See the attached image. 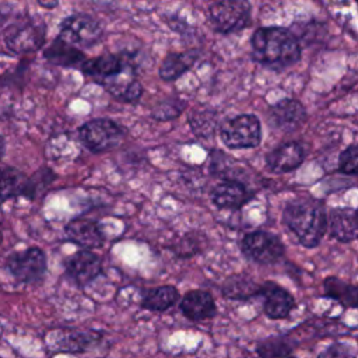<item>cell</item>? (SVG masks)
Masks as SVG:
<instances>
[{
	"label": "cell",
	"mask_w": 358,
	"mask_h": 358,
	"mask_svg": "<svg viewBox=\"0 0 358 358\" xmlns=\"http://www.w3.org/2000/svg\"><path fill=\"white\" fill-rule=\"evenodd\" d=\"M64 267L67 274L78 285H87L101 273V260L95 253L84 249L70 256L66 260Z\"/></svg>",
	"instance_id": "10"
},
{
	"label": "cell",
	"mask_w": 358,
	"mask_h": 358,
	"mask_svg": "<svg viewBox=\"0 0 358 358\" xmlns=\"http://www.w3.org/2000/svg\"><path fill=\"white\" fill-rule=\"evenodd\" d=\"M78 136L85 148L92 152H103L117 147L124 131L110 119H94L80 127Z\"/></svg>",
	"instance_id": "4"
},
{
	"label": "cell",
	"mask_w": 358,
	"mask_h": 358,
	"mask_svg": "<svg viewBox=\"0 0 358 358\" xmlns=\"http://www.w3.org/2000/svg\"><path fill=\"white\" fill-rule=\"evenodd\" d=\"M197 59V52H183V53H169L165 56L159 66V77L165 81H173L186 73Z\"/></svg>",
	"instance_id": "23"
},
{
	"label": "cell",
	"mask_w": 358,
	"mask_h": 358,
	"mask_svg": "<svg viewBox=\"0 0 358 358\" xmlns=\"http://www.w3.org/2000/svg\"><path fill=\"white\" fill-rule=\"evenodd\" d=\"M6 267L21 282H38L46 270V257L39 248H29L22 252L11 253L7 257Z\"/></svg>",
	"instance_id": "7"
},
{
	"label": "cell",
	"mask_w": 358,
	"mask_h": 358,
	"mask_svg": "<svg viewBox=\"0 0 358 358\" xmlns=\"http://www.w3.org/2000/svg\"><path fill=\"white\" fill-rule=\"evenodd\" d=\"M329 229L340 242H351L358 238V210L350 207L336 208L330 213Z\"/></svg>",
	"instance_id": "14"
},
{
	"label": "cell",
	"mask_w": 358,
	"mask_h": 358,
	"mask_svg": "<svg viewBox=\"0 0 358 358\" xmlns=\"http://www.w3.org/2000/svg\"><path fill=\"white\" fill-rule=\"evenodd\" d=\"M317 358H355V355L348 345L336 343L322 351Z\"/></svg>",
	"instance_id": "32"
},
{
	"label": "cell",
	"mask_w": 358,
	"mask_h": 358,
	"mask_svg": "<svg viewBox=\"0 0 358 358\" xmlns=\"http://www.w3.org/2000/svg\"><path fill=\"white\" fill-rule=\"evenodd\" d=\"M264 301V312L270 319H284L295 308L292 295L274 282H266L260 288Z\"/></svg>",
	"instance_id": "11"
},
{
	"label": "cell",
	"mask_w": 358,
	"mask_h": 358,
	"mask_svg": "<svg viewBox=\"0 0 358 358\" xmlns=\"http://www.w3.org/2000/svg\"><path fill=\"white\" fill-rule=\"evenodd\" d=\"M6 46L17 55L36 52L45 42V27L41 22L13 25L4 34Z\"/></svg>",
	"instance_id": "9"
},
{
	"label": "cell",
	"mask_w": 358,
	"mask_h": 358,
	"mask_svg": "<svg viewBox=\"0 0 358 358\" xmlns=\"http://www.w3.org/2000/svg\"><path fill=\"white\" fill-rule=\"evenodd\" d=\"M59 38L76 48H91L102 38V27L87 14H73L60 25Z\"/></svg>",
	"instance_id": "6"
},
{
	"label": "cell",
	"mask_w": 358,
	"mask_h": 358,
	"mask_svg": "<svg viewBox=\"0 0 358 358\" xmlns=\"http://www.w3.org/2000/svg\"><path fill=\"white\" fill-rule=\"evenodd\" d=\"M182 313L190 320H204L215 315V303L213 296L206 291H190L180 302Z\"/></svg>",
	"instance_id": "20"
},
{
	"label": "cell",
	"mask_w": 358,
	"mask_h": 358,
	"mask_svg": "<svg viewBox=\"0 0 358 358\" xmlns=\"http://www.w3.org/2000/svg\"><path fill=\"white\" fill-rule=\"evenodd\" d=\"M324 291L330 298L337 299L343 305L358 308V285L347 284L338 278L330 277L324 281Z\"/></svg>",
	"instance_id": "25"
},
{
	"label": "cell",
	"mask_w": 358,
	"mask_h": 358,
	"mask_svg": "<svg viewBox=\"0 0 358 358\" xmlns=\"http://www.w3.org/2000/svg\"><path fill=\"white\" fill-rule=\"evenodd\" d=\"M220 136L229 148H253L260 143V122L253 115L235 116L221 124Z\"/></svg>",
	"instance_id": "5"
},
{
	"label": "cell",
	"mask_w": 358,
	"mask_h": 358,
	"mask_svg": "<svg viewBox=\"0 0 358 358\" xmlns=\"http://www.w3.org/2000/svg\"><path fill=\"white\" fill-rule=\"evenodd\" d=\"M108 92L123 102H136L143 95V85L133 76V69L127 64L119 74L102 84Z\"/></svg>",
	"instance_id": "13"
},
{
	"label": "cell",
	"mask_w": 358,
	"mask_h": 358,
	"mask_svg": "<svg viewBox=\"0 0 358 358\" xmlns=\"http://www.w3.org/2000/svg\"><path fill=\"white\" fill-rule=\"evenodd\" d=\"M4 154V141H3V137L0 136V158L3 157Z\"/></svg>",
	"instance_id": "34"
},
{
	"label": "cell",
	"mask_w": 358,
	"mask_h": 358,
	"mask_svg": "<svg viewBox=\"0 0 358 358\" xmlns=\"http://www.w3.org/2000/svg\"><path fill=\"white\" fill-rule=\"evenodd\" d=\"M252 53L260 64L273 70H282L299 60L301 48L295 35L288 29L264 27L252 36Z\"/></svg>",
	"instance_id": "1"
},
{
	"label": "cell",
	"mask_w": 358,
	"mask_h": 358,
	"mask_svg": "<svg viewBox=\"0 0 358 358\" xmlns=\"http://www.w3.org/2000/svg\"><path fill=\"white\" fill-rule=\"evenodd\" d=\"M55 173L52 169L43 168L38 172H35L34 176H31V186H32V199H35L38 196V193H41L42 187H48L53 180H55Z\"/></svg>",
	"instance_id": "31"
},
{
	"label": "cell",
	"mask_w": 358,
	"mask_h": 358,
	"mask_svg": "<svg viewBox=\"0 0 358 358\" xmlns=\"http://www.w3.org/2000/svg\"><path fill=\"white\" fill-rule=\"evenodd\" d=\"M243 255L256 263L271 264L280 260L284 255V245L270 232H252L248 234L241 243Z\"/></svg>",
	"instance_id": "8"
},
{
	"label": "cell",
	"mask_w": 358,
	"mask_h": 358,
	"mask_svg": "<svg viewBox=\"0 0 358 358\" xmlns=\"http://www.w3.org/2000/svg\"><path fill=\"white\" fill-rule=\"evenodd\" d=\"M129 63L115 55H101L95 59L85 60L81 64V71L92 77L96 83L103 84L106 80L119 74Z\"/></svg>",
	"instance_id": "15"
},
{
	"label": "cell",
	"mask_w": 358,
	"mask_h": 358,
	"mask_svg": "<svg viewBox=\"0 0 358 358\" xmlns=\"http://www.w3.org/2000/svg\"><path fill=\"white\" fill-rule=\"evenodd\" d=\"M66 236L84 249L98 248L103 243V236L98 225L87 218H77L66 225Z\"/></svg>",
	"instance_id": "17"
},
{
	"label": "cell",
	"mask_w": 358,
	"mask_h": 358,
	"mask_svg": "<svg viewBox=\"0 0 358 358\" xmlns=\"http://www.w3.org/2000/svg\"><path fill=\"white\" fill-rule=\"evenodd\" d=\"M43 56L52 64L62 67H81V64L87 60L85 55L78 48L70 45L59 36L48 46Z\"/></svg>",
	"instance_id": "21"
},
{
	"label": "cell",
	"mask_w": 358,
	"mask_h": 358,
	"mask_svg": "<svg viewBox=\"0 0 358 358\" xmlns=\"http://www.w3.org/2000/svg\"><path fill=\"white\" fill-rule=\"evenodd\" d=\"M179 298V292L172 285H162L152 288L148 291V294L144 296L141 306L148 310H157L162 312L171 308Z\"/></svg>",
	"instance_id": "24"
},
{
	"label": "cell",
	"mask_w": 358,
	"mask_h": 358,
	"mask_svg": "<svg viewBox=\"0 0 358 358\" xmlns=\"http://www.w3.org/2000/svg\"><path fill=\"white\" fill-rule=\"evenodd\" d=\"M101 337L98 331H59L53 337V344L56 351L83 352L96 344Z\"/></svg>",
	"instance_id": "22"
},
{
	"label": "cell",
	"mask_w": 358,
	"mask_h": 358,
	"mask_svg": "<svg viewBox=\"0 0 358 358\" xmlns=\"http://www.w3.org/2000/svg\"><path fill=\"white\" fill-rule=\"evenodd\" d=\"M25 196L32 199L31 178L10 166H0V200Z\"/></svg>",
	"instance_id": "18"
},
{
	"label": "cell",
	"mask_w": 358,
	"mask_h": 358,
	"mask_svg": "<svg viewBox=\"0 0 358 358\" xmlns=\"http://www.w3.org/2000/svg\"><path fill=\"white\" fill-rule=\"evenodd\" d=\"M284 224L288 232L298 243L313 248L324 235L326 211L323 206L315 200H296L289 203L284 210Z\"/></svg>",
	"instance_id": "2"
},
{
	"label": "cell",
	"mask_w": 358,
	"mask_h": 358,
	"mask_svg": "<svg viewBox=\"0 0 358 358\" xmlns=\"http://www.w3.org/2000/svg\"><path fill=\"white\" fill-rule=\"evenodd\" d=\"M260 288L248 277L234 275L222 285V294L231 299H248L260 294Z\"/></svg>",
	"instance_id": "26"
},
{
	"label": "cell",
	"mask_w": 358,
	"mask_h": 358,
	"mask_svg": "<svg viewBox=\"0 0 358 358\" xmlns=\"http://www.w3.org/2000/svg\"><path fill=\"white\" fill-rule=\"evenodd\" d=\"M250 199L248 189L236 180H224L211 192L213 203L220 208L236 210Z\"/></svg>",
	"instance_id": "16"
},
{
	"label": "cell",
	"mask_w": 358,
	"mask_h": 358,
	"mask_svg": "<svg viewBox=\"0 0 358 358\" xmlns=\"http://www.w3.org/2000/svg\"><path fill=\"white\" fill-rule=\"evenodd\" d=\"M289 352V345L282 338H270L259 345V354L264 358L284 357Z\"/></svg>",
	"instance_id": "29"
},
{
	"label": "cell",
	"mask_w": 358,
	"mask_h": 358,
	"mask_svg": "<svg viewBox=\"0 0 358 358\" xmlns=\"http://www.w3.org/2000/svg\"><path fill=\"white\" fill-rule=\"evenodd\" d=\"M190 126L197 136H211L217 126V116L211 110H193L189 117Z\"/></svg>",
	"instance_id": "27"
},
{
	"label": "cell",
	"mask_w": 358,
	"mask_h": 358,
	"mask_svg": "<svg viewBox=\"0 0 358 358\" xmlns=\"http://www.w3.org/2000/svg\"><path fill=\"white\" fill-rule=\"evenodd\" d=\"M185 106H186V102L180 99L162 101L152 109V117L157 120H171L179 116Z\"/></svg>",
	"instance_id": "28"
},
{
	"label": "cell",
	"mask_w": 358,
	"mask_h": 358,
	"mask_svg": "<svg viewBox=\"0 0 358 358\" xmlns=\"http://www.w3.org/2000/svg\"><path fill=\"white\" fill-rule=\"evenodd\" d=\"M267 165L273 172L285 173L298 168L303 161V150L298 143H285L273 150L267 158Z\"/></svg>",
	"instance_id": "19"
},
{
	"label": "cell",
	"mask_w": 358,
	"mask_h": 358,
	"mask_svg": "<svg viewBox=\"0 0 358 358\" xmlns=\"http://www.w3.org/2000/svg\"><path fill=\"white\" fill-rule=\"evenodd\" d=\"M338 168L341 172L348 175L358 173V145H350L341 152Z\"/></svg>",
	"instance_id": "30"
},
{
	"label": "cell",
	"mask_w": 358,
	"mask_h": 358,
	"mask_svg": "<svg viewBox=\"0 0 358 358\" xmlns=\"http://www.w3.org/2000/svg\"><path fill=\"white\" fill-rule=\"evenodd\" d=\"M270 123L280 130H294L305 120V108L295 99H282L271 106Z\"/></svg>",
	"instance_id": "12"
},
{
	"label": "cell",
	"mask_w": 358,
	"mask_h": 358,
	"mask_svg": "<svg viewBox=\"0 0 358 358\" xmlns=\"http://www.w3.org/2000/svg\"><path fill=\"white\" fill-rule=\"evenodd\" d=\"M208 18L217 32L241 31L250 21V3L249 0H214L208 6Z\"/></svg>",
	"instance_id": "3"
},
{
	"label": "cell",
	"mask_w": 358,
	"mask_h": 358,
	"mask_svg": "<svg viewBox=\"0 0 358 358\" xmlns=\"http://www.w3.org/2000/svg\"><path fill=\"white\" fill-rule=\"evenodd\" d=\"M39 6L45 7V8H53L57 6V0H36Z\"/></svg>",
	"instance_id": "33"
}]
</instances>
